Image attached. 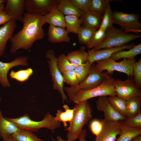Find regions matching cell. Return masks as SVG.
Segmentation results:
<instances>
[{
    "mask_svg": "<svg viewBox=\"0 0 141 141\" xmlns=\"http://www.w3.org/2000/svg\"><path fill=\"white\" fill-rule=\"evenodd\" d=\"M106 37L105 31L99 28L95 32L87 48L92 49L101 44Z\"/></svg>",
    "mask_w": 141,
    "mask_h": 141,
    "instance_id": "cell-38",
    "label": "cell"
},
{
    "mask_svg": "<svg viewBox=\"0 0 141 141\" xmlns=\"http://www.w3.org/2000/svg\"><path fill=\"white\" fill-rule=\"evenodd\" d=\"M109 0H90L89 10L101 16L110 5Z\"/></svg>",
    "mask_w": 141,
    "mask_h": 141,
    "instance_id": "cell-33",
    "label": "cell"
},
{
    "mask_svg": "<svg viewBox=\"0 0 141 141\" xmlns=\"http://www.w3.org/2000/svg\"><path fill=\"white\" fill-rule=\"evenodd\" d=\"M102 17V16L89 10L84 12L79 18L82 26L97 30L99 28Z\"/></svg>",
    "mask_w": 141,
    "mask_h": 141,
    "instance_id": "cell-19",
    "label": "cell"
},
{
    "mask_svg": "<svg viewBox=\"0 0 141 141\" xmlns=\"http://www.w3.org/2000/svg\"><path fill=\"white\" fill-rule=\"evenodd\" d=\"M4 10L11 19L22 22L25 13V0H7Z\"/></svg>",
    "mask_w": 141,
    "mask_h": 141,
    "instance_id": "cell-16",
    "label": "cell"
},
{
    "mask_svg": "<svg viewBox=\"0 0 141 141\" xmlns=\"http://www.w3.org/2000/svg\"><path fill=\"white\" fill-rule=\"evenodd\" d=\"M73 119L69 126L65 129L67 131V139L74 141L78 138L83 127L92 118V110L89 102L86 101L75 104Z\"/></svg>",
    "mask_w": 141,
    "mask_h": 141,
    "instance_id": "cell-2",
    "label": "cell"
},
{
    "mask_svg": "<svg viewBox=\"0 0 141 141\" xmlns=\"http://www.w3.org/2000/svg\"><path fill=\"white\" fill-rule=\"evenodd\" d=\"M64 111L58 109L57 111L56 116L54 117V119L60 122H62L63 125L66 128L67 127V123L70 122L72 121L74 116L75 108L70 109L66 104L63 106Z\"/></svg>",
    "mask_w": 141,
    "mask_h": 141,
    "instance_id": "cell-24",
    "label": "cell"
},
{
    "mask_svg": "<svg viewBox=\"0 0 141 141\" xmlns=\"http://www.w3.org/2000/svg\"><path fill=\"white\" fill-rule=\"evenodd\" d=\"M109 5L105 9L102 17L99 28L105 31L106 30L113 26L114 23L112 17V11Z\"/></svg>",
    "mask_w": 141,
    "mask_h": 141,
    "instance_id": "cell-36",
    "label": "cell"
},
{
    "mask_svg": "<svg viewBox=\"0 0 141 141\" xmlns=\"http://www.w3.org/2000/svg\"><path fill=\"white\" fill-rule=\"evenodd\" d=\"M141 134V128H131L123 124L121 132L115 141H131L135 137Z\"/></svg>",
    "mask_w": 141,
    "mask_h": 141,
    "instance_id": "cell-30",
    "label": "cell"
},
{
    "mask_svg": "<svg viewBox=\"0 0 141 141\" xmlns=\"http://www.w3.org/2000/svg\"><path fill=\"white\" fill-rule=\"evenodd\" d=\"M141 53V44H139L127 50H124L116 52L110 57L115 61L122 58L131 59Z\"/></svg>",
    "mask_w": 141,
    "mask_h": 141,
    "instance_id": "cell-25",
    "label": "cell"
},
{
    "mask_svg": "<svg viewBox=\"0 0 141 141\" xmlns=\"http://www.w3.org/2000/svg\"><path fill=\"white\" fill-rule=\"evenodd\" d=\"M7 0H0V4L4 3L5 2H6Z\"/></svg>",
    "mask_w": 141,
    "mask_h": 141,
    "instance_id": "cell-48",
    "label": "cell"
},
{
    "mask_svg": "<svg viewBox=\"0 0 141 141\" xmlns=\"http://www.w3.org/2000/svg\"><path fill=\"white\" fill-rule=\"evenodd\" d=\"M92 64L88 61L84 64L77 66L74 69L79 83L84 80L88 76Z\"/></svg>",
    "mask_w": 141,
    "mask_h": 141,
    "instance_id": "cell-34",
    "label": "cell"
},
{
    "mask_svg": "<svg viewBox=\"0 0 141 141\" xmlns=\"http://www.w3.org/2000/svg\"><path fill=\"white\" fill-rule=\"evenodd\" d=\"M131 141H141V135L135 137Z\"/></svg>",
    "mask_w": 141,
    "mask_h": 141,
    "instance_id": "cell-46",
    "label": "cell"
},
{
    "mask_svg": "<svg viewBox=\"0 0 141 141\" xmlns=\"http://www.w3.org/2000/svg\"><path fill=\"white\" fill-rule=\"evenodd\" d=\"M46 57L48 59L47 62L49 65L50 75L52 82L53 89L57 91L62 97V102H68V97L64 92L63 82L62 73L57 67V57L54 51L51 49L48 50L45 54Z\"/></svg>",
    "mask_w": 141,
    "mask_h": 141,
    "instance_id": "cell-7",
    "label": "cell"
},
{
    "mask_svg": "<svg viewBox=\"0 0 141 141\" xmlns=\"http://www.w3.org/2000/svg\"><path fill=\"white\" fill-rule=\"evenodd\" d=\"M79 9L84 12L89 10L90 0H70Z\"/></svg>",
    "mask_w": 141,
    "mask_h": 141,
    "instance_id": "cell-42",
    "label": "cell"
},
{
    "mask_svg": "<svg viewBox=\"0 0 141 141\" xmlns=\"http://www.w3.org/2000/svg\"><path fill=\"white\" fill-rule=\"evenodd\" d=\"M107 98L112 106L118 112L125 117L128 118L126 100L117 96H109Z\"/></svg>",
    "mask_w": 141,
    "mask_h": 141,
    "instance_id": "cell-26",
    "label": "cell"
},
{
    "mask_svg": "<svg viewBox=\"0 0 141 141\" xmlns=\"http://www.w3.org/2000/svg\"><path fill=\"white\" fill-rule=\"evenodd\" d=\"M113 83L116 96L126 101L135 97H141V89L132 79L128 77L124 80L114 79Z\"/></svg>",
    "mask_w": 141,
    "mask_h": 141,
    "instance_id": "cell-10",
    "label": "cell"
},
{
    "mask_svg": "<svg viewBox=\"0 0 141 141\" xmlns=\"http://www.w3.org/2000/svg\"><path fill=\"white\" fill-rule=\"evenodd\" d=\"M135 45L134 44H132L98 50L91 49L87 51L88 61L92 64L95 62L110 58L112 55L116 52L126 49H130Z\"/></svg>",
    "mask_w": 141,
    "mask_h": 141,
    "instance_id": "cell-13",
    "label": "cell"
},
{
    "mask_svg": "<svg viewBox=\"0 0 141 141\" xmlns=\"http://www.w3.org/2000/svg\"><path fill=\"white\" fill-rule=\"evenodd\" d=\"M33 73V70L30 68L21 69L16 71L12 70L10 73V78L16 81L23 83L27 81Z\"/></svg>",
    "mask_w": 141,
    "mask_h": 141,
    "instance_id": "cell-32",
    "label": "cell"
},
{
    "mask_svg": "<svg viewBox=\"0 0 141 141\" xmlns=\"http://www.w3.org/2000/svg\"><path fill=\"white\" fill-rule=\"evenodd\" d=\"M58 2L56 0H25V10L30 14L44 15L57 6Z\"/></svg>",
    "mask_w": 141,
    "mask_h": 141,
    "instance_id": "cell-12",
    "label": "cell"
},
{
    "mask_svg": "<svg viewBox=\"0 0 141 141\" xmlns=\"http://www.w3.org/2000/svg\"><path fill=\"white\" fill-rule=\"evenodd\" d=\"M20 129L14 124L5 119L0 109V136L4 141Z\"/></svg>",
    "mask_w": 141,
    "mask_h": 141,
    "instance_id": "cell-20",
    "label": "cell"
},
{
    "mask_svg": "<svg viewBox=\"0 0 141 141\" xmlns=\"http://www.w3.org/2000/svg\"><path fill=\"white\" fill-rule=\"evenodd\" d=\"M51 138L53 141H70L68 139L66 140H64L61 138V137L59 135L57 136L56 137L57 140H56L52 137H51Z\"/></svg>",
    "mask_w": 141,
    "mask_h": 141,
    "instance_id": "cell-45",
    "label": "cell"
},
{
    "mask_svg": "<svg viewBox=\"0 0 141 141\" xmlns=\"http://www.w3.org/2000/svg\"><path fill=\"white\" fill-rule=\"evenodd\" d=\"M57 7H54L48 14L43 15L46 23L65 28L64 16Z\"/></svg>",
    "mask_w": 141,
    "mask_h": 141,
    "instance_id": "cell-21",
    "label": "cell"
},
{
    "mask_svg": "<svg viewBox=\"0 0 141 141\" xmlns=\"http://www.w3.org/2000/svg\"><path fill=\"white\" fill-rule=\"evenodd\" d=\"M112 16L114 23L119 25L125 32H141V24L138 14L115 11L112 12Z\"/></svg>",
    "mask_w": 141,
    "mask_h": 141,
    "instance_id": "cell-9",
    "label": "cell"
},
{
    "mask_svg": "<svg viewBox=\"0 0 141 141\" xmlns=\"http://www.w3.org/2000/svg\"><path fill=\"white\" fill-rule=\"evenodd\" d=\"M64 19L65 28L67 33L77 34L81 26L79 17L74 15H66Z\"/></svg>",
    "mask_w": 141,
    "mask_h": 141,
    "instance_id": "cell-29",
    "label": "cell"
},
{
    "mask_svg": "<svg viewBox=\"0 0 141 141\" xmlns=\"http://www.w3.org/2000/svg\"><path fill=\"white\" fill-rule=\"evenodd\" d=\"M65 28L50 25L48 29V40L52 43L69 42L71 38Z\"/></svg>",
    "mask_w": 141,
    "mask_h": 141,
    "instance_id": "cell-18",
    "label": "cell"
},
{
    "mask_svg": "<svg viewBox=\"0 0 141 141\" xmlns=\"http://www.w3.org/2000/svg\"><path fill=\"white\" fill-rule=\"evenodd\" d=\"M103 127L94 141H115L121 133L123 124L122 121H109L102 119Z\"/></svg>",
    "mask_w": 141,
    "mask_h": 141,
    "instance_id": "cell-11",
    "label": "cell"
},
{
    "mask_svg": "<svg viewBox=\"0 0 141 141\" xmlns=\"http://www.w3.org/2000/svg\"><path fill=\"white\" fill-rule=\"evenodd\" d=\"M4 3L0 4V27L11 19L4 10Z\"/></svg>",
    "mask_w": 141,
    "mask_h": 141,
    "instance_id": "cell-43",
    "label": "cell"
},
{
    "mask_svg": "<svg viewBox=\"0 0 141 141\" xmlns=\"http://www.w3.org/2000/svg\"><path fill=\"white\" fill-rule=\"evenodd\" d=\"M4 117L14 124L20 129L32 132H37L40 128H46L54 133L55 130L61 125V123L56 120L49 112L44 115L42 120L38 121L32 120L27 114L15 118Z\"/></svg>",
    "mask_w": 141,
    "mask_h": 141,
    "instance_id": "cell-3",
    "label": "cell"
},
{
    "mask_svg": "<svg viewBox=\"0 0 141 141\" xmlns=\"http://www.w3.org/2000/svg\"><path fill=\"white\" fill-rule=\"evenodd\" d=\"M87 134L86 130L85 129H83L78 139L79 141H86L85 138Z\"/></svg>",
    "mask_w": 141,
    "mask_h": 141,
    "instance_id": "cell-44",
    "label": "cell"
},
{
    "mask_svg": "<svg viewBox=\"0 0 141 141\" xmlns=\"http://www.w3.org/2000/svg\"><path fill=\"white\" fill-rule=\"evenodd\" d=\"M114 79L109 75L96 87L88 90H78L69 99V101L76 104L97 97L116 96L113 83Z\"/></svg>",
    "mask_w": 141,
    "mask_h": 141,
    "instance_id": "cell-4",
    "label": "cell"
},
{
    "mask_svg": "<svg viewBox=\"0 0 141 141\" xmlns=\"http://www.w3.org/2000/svg\"><path fill=\"white\" fill-rule=\"evenodd\" d=\"M57 8L64 15H74L80 18L84 12L77 7L70 0H59Z\"/></svg>",
    "mask_w": 141,
    "mask_h": 141,
    "instance_id": "cell-22",
    "label": "cell"
},
{
    "mask_svg": "<svg viewBox=\"0 0 141 141\" xmlns=\"http://www.w3.org/2000/svg\"><path fill=\"white\" fill-rule=\"evenodd\" d=\"M123 125L131 128L141 127V111L136 115L126 118L122 121Z\"/></svg>",
    "mask_w": 141,
    "mask_h": 141,
    "instance_id": "cell-39",
    "label": "cell"
},
{
    "mask_svg": "<svg viewBox=\"0 0 141 141\" xmlns=\"http://www.w3.org/2000/svg\"><path fill=\"white\" fill-rule=\"evenodd\" d=\"M128 117L134 116L141 111V97H135L126 101Z\"/></svg>",
    "mask_w": 141,
    "mask_h": 141,
    "instance_id": "cell-31",
    "label": "cell"
},
{
    "mask_svg": "<svg viewBox=\"0 0 141 141\" xmlns=\"http://www.w3.org/2000/svg\"><path fill=\"white\" fill-rule=\"evenodd\" d=\"M109 75L106 73L97 71L92 64L89 75L84 80L75 87H64V90L69 99L78 90H88L98 86Z\"/></svg>",
    "mask_w": 141,
    "mask_h": 141,
    "instance_id": "cell-8",
    "label": "cell"
},
{
    "mask_svg": "<svg viewBox=\"0 0 141 141\" xmlns=\"http://www.w3.org/2000/svg\"><path fill=\"white\" fill-rule=\"evenodd\" d=\"M98 110L103 112L104 120L109 121H122L126 118L118 112L112 106L106 96L99 97L96 102Z\"/></svg>",
    "mask_w": 141,
    "mask_h": 141,
    "instance_id": "cell-14",
    "label": "cell"
},
{
    "mask_svg": "<svg viewBox=\"0 0 141 141\" xmlns=\"http://www.w3.org/2000/svg\"><path fill=\"white\" fill-rule=\"evenodd\" d=\"M105 32L106 37L104 40L99 45L91 49L98 50L119 46L126 44L141 37L140 34L126 33L121 29L113 26L107 29Z\"/></svg>",
    "mask_w": 141,
    "mask_h": 141,
    "instance_id": "cell-5",
    "label": "cell"
},
{
    "mask_svg": "<svg viewBox=\"0 0 141 141\" xmlns=\"http://www.w3.org/2000/svg\"><path fill=\"white\" fill-rule=\"evenodd\" d=\"M63 83L69 85L70 87L76 86L79 84L74 69L66 71L62 73Z\"/></svg>",
    "mask_w": 141,
    "mask_h": 141,
    "instance_id": "cell-37",
    "label": "cell"
},
{
    "mask_svg": "<svg viewBox=\"0 0 141 141\" xmlns=\"http://www.w3.org/2000/svg\"><path fill=\"white\" fill-rule=\"evenodd\" d=\"M1 101V98L0 97V102Z\"/></svg>",
    "mask_w": 141,
    "mask_h": 141,
    "instance_id": "cell-49",
    "label": "cell"
},
{
    "mask_svg": "<svg viewBox=\"0 0 141 141\" xmlns=\"http://www.w3.org/2000/svg\"><path fill=\"white\" fill-rule=\"evenodd\" d=\"M22 22V29L10 40L11 54H15L21 49L28 50L35 42L42 39L45 36L43 26L46 22L43 15L25 13Z\"/></svg>",
    "mask_w": 141,
    "mask_h": 141,
    "instance_id": "cell-1",
    "label": "cell"
},
{
    "mask_svg": "<svg viewBox=\"0 0 141 141\" xmlns=\"http://www.w3.org/2000/svg\"><path fill=\"white\" fill-rule=\"evenodd\" d=\"M57 67L62 73L68 70L74 69L77 66L72 64L68 59L66 55L61 53L57 57Z\"/></svg>",
    "mask_w": 141,
    "mask_h": 141,
    "instance_id": "cell-35",
    "label": "cell"
},
{
    "mask_svg": "<svg viewBox=\"0 0 141 141\" xmlns=\"http://www.w3.org/2000/svg\"><path fill=\"white\" fill-rule=\"evenodd\" d=\"M135 61L134 58H124L120 62H117L110 57L96 62L94 67L95 69L99 72L106 70V73L110 75L114 71H117L124 73L128 77L132 79L133 65Z\"/></svg>",
    "mask_w": 141,
    "mask_h": 141,
    "instance_id": "cell-6",
    "label": "cell"
},
{
    "mask_svg": "<svg viewBox=\"0 0 141 141\" xmlns=\"http://www.w3.org/2000/svg\"><path fill=\"white\" fill-rule=\"evenodd\" d=\"M16 26V21L11 19L0 27V57L4 55L7 42L13 37Z\"/></svg>",
    "mask_w": 141,
    "mask_h": 141,
    "instance_id": "cell-17",
    "label": "cell"
},
{
    "mask_svg": "<svg viewBox=\"0 0 141 141\" xmlns=\"http://www.w3.org/2000/svg\"><path fill=\"white\" fill-rule=\"evenodd\" d=\"M133 77L134 80L138 87L141 89V59L135 61L133 65Z\"/></svg>",
    "mask_w": 141,
    "mask_h": 141,
    "instance_id": "cell-40",
    "label": "cell"
},
{
    "mask_svg": "<svg viewBox=\"0 0 141 141\" xmlns=\"http://www.w3.org/2000/svg\"><path fill=\"white\" fill-rule=\"evenodd\" d=\"M10 137L14 141H45L38 138L32 132L20 129Z\"/></svg>",
    "mask_w": 141,
    "mask_h": 141,
    "instance_id": "cell-28",
    "label": "cell"
},
{
    "mask_svg": "<svg viewBox=\"0 0 141 141\" xmlns=\"http://www.w3.org/2000/svg\"><path fill=\"white\" fill-rule=\"evenodd\" d=\"M103 125L102 119L99 120L94 119L92 120L89 125L90 129L92 133L96 136L98 135L102 130Z\"/></svg>",
    "mask_w": 141,
    "mask_h": 141,
    "instance_id": "cell-41",
    "label": "cell"
},
{
    "mask_svg": "<svg viewBox=\"0 0 141 141\" xmlns=\"http://www.w3.org/2000/svg\"><path fill=\"white\" fill-rule=\"evenodd\" d=\"M97 30L81 26L77 34L80 44L85 45L88 48Z\"/></svg>",
    "mask_w": 141,
    "mask_h": 141,
    "instance_id": "cell-27",
    "label": "cell"
},
{
    "mask_svg": "<svg viewBox=\"0 0 141 141\" xmlns=\"http://www.w3.org/2000/svg\"><path fill=\"white\" fill-rule=\"evenodd\" d=\"M4 141H14L10 137L8 138Z\"/></svg>",
    "mask_w": 141,
    "mask_h": 141,
    "instance_id": "cell-47",
    "label": "cell"
},
{
    "mask_svg": "<svg viewBox=\"0 0 141 141\" xmlns=\"http://www.w3.org/2000/svg\"><path fill=\"white\" fill-rule=\"evenodd\" d=\"M28 58L26 56H19L11 62H4L0 61V83L4 88L10 87L8 78L9 70L12 68L19 66H27Z\"/></svg>",
    "mask_w": 141,
    "mask_h": 141,
    "instance_id": "cell-15",
    "label": "cell"
},
{
    "mask_svg": "<svg viewBox=\"0 0 141 141\" xmlns=\"http://www.w3.org/2000/svg\"><path fill=\"white\" fill-rule=\"evenodd\" d=\"M66 56L69 61L76 66L81 65L88 61V53L86 51V47L84 46L68 52Z\"/></svg>",
    "mask_w": 141,
    "mask_h": 141,
    "instance_id": "cell-23",
    "label": "cell"
}]
</instances>
